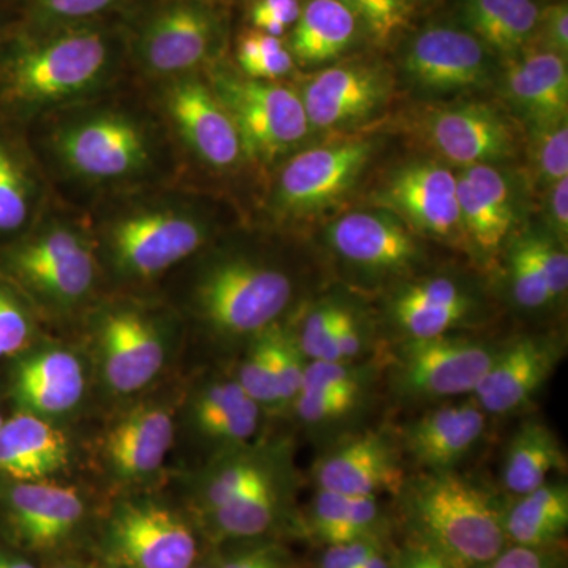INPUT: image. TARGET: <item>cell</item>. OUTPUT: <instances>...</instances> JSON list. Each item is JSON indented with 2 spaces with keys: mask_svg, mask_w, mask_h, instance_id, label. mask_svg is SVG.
<instances>
[{
  "mask_svg": "<svg viewBox=\"0 0 568 568\" xmlns=\"http://www.w3.org/2000/svg\"><path fill=\"white\" fill-rule=\"evenodd\" d=\"M410 540L455 568H477L507 547L504 507L458 470L406 476L396 493Z\"/></svg>",
  "mask_w": 568,
  "mask_h": 568,
  "instance_id": "6da1fadb",
  "label": "cell"
},
{
  "mask_svg": "<svg viewBox=\"0 0 568 568\" xmlns=\"http://www.w3.org/2000/svg\"><path fill=\"white\" fill-rule=\"evenodd\" d=\"M499 346L462 335L403 339L388 361V386L405 405L473 395Z\"/></svg>",
  "mask_w": 568,
  "mask_h": 568,
  "instance_id": "7a4b0ae2",
  "label": "cell"
},
{
  "mask_svg": "<svg viewBox=\"0 0 568 568\" xmlns=\"http://www.w3.org/2000/svg\"><path fill=\"white\" fill-rule=\"evenodd\" d=\"M291 297L290 276L245 257L212 265L196 291L201 315L220 334L230 336L260 335L275 324Z\"/></svg>",
  "mask_w": 568,
  "mask_h": 568,
  "instance_id": "3957f363",
  "label": "cell"
},
{
  "mask_svg": "<svg viewBox=\"0 0 568 568\" xmlns=\"http://www.w3.org/2000/svg\"><path fill=\"white\" fill-rule=\"evenodd\" d=\"M110 62V44L95 29H73L24 48L7 70L11 99L47 104L91 88Z\"/></svg>",
  "mask_w": 568,
  "mask_h": 568,
  "instance_id": "277c9868",
  "label": "cell"
},
{
  "mask_svg": "<svg viewBox=\"0 0 568 568\" xmlns=\"http://www.w3.org/2000/svg\"><path fill=\"white\" fill-rule=\"evenodd\" d=\"M213 93L233 119L242 152L254 159H275L308 132L301 97L284 85L219 74Z\"/></svg>",
  "mask_w": 568,
  "mask_h": 568,
  "instance_id": "5b68a950",
  "label": "cell"
},
{
  "mask_svg": "<svg viewBox=\"0 0 568 568\" xmlns=\"http://www.w3.org/2000/svg\"><path fill=\"white\" fill-rule=\"evenodd\" d=\"M317 489L355 497L396 495L406 478L398 440L386 432L339 436L313 466Z\"/></svg>",
  "mask_w": 568,
  "mask_h": 568,
  "instance_id": "8992f818",
  "label": "cell"
},
{
  "mask_svg": "<svg viewBox=\"0 0 568 568\" xmlns=\"http://www.w3.org/2000/svg\"><path fill=\"white\" fill-rule=\"evenodd\" d=\"M562 357V342L555 336H518L499 345L473 396L488 416L521 413L548 383Z\"/></svg>",
  "mask_w": 568,
  "mask_h": 568,
  "instance_id": "52a82bcc",
  "label": "cell"
},
{
  "mask_svg": "<svg viewBox=\"0 0 568 568\" xmlns=\"http://www.w3.org/2000/svg\"><path fill=\"white\" fill-rule=\"evenodd\" d=\"M372 152L369 142L354 141L298 153L280 175L276 203L295 215L336 203L357 181Z\"/></svg>",
  "mask_w": 568,
  "mask_h": 568,
  "instance_id": "ba28073f",
  "label": "cell"
},
{
  "mask_svg": "<svg viewBox=\"0 0 568 568\" xmlns=\"http://www.w3.org/2000/svg\"><path fill=\"white\" fill-rule=\"evenodd\" d=\"M488 417L474 396L432 407L399 433L403 457L413 459L424 473L457 470L484 439Z\"/></svg>",
  "mask_w": 568,
  "mask_h": 568,
  "instance_id": "9c48e42d",
  "label": "cell"
},
{
  "mask_svg": "<svg viewBox=\"0 0 568 568\" xmlns=\"http://www.w3.org/2000/svg\"><path fill=\"white\" fill-rule=\"evenodd\" d=\"M203 227L173 212H144L126 216L111 231L115 261L130 274L151 276L196 252Z\"/></svg>",
  "mask_w": 568,
  "mask_h": 568,
  "instance_id": "30bf717a",
  "label": "cell"
},
{
  "mask_svg": "<svg viewBox=\"0 0 568 568\" xmlns=\"http://www.w3.org/2000/svg\"><path fill=\"white\" fill-rule=\"evenodd\" d=\"M112 548L129 568H192L196 538L185 521L168 508L130 506L115 517Z\"/></svg>",
  "mask_w": 568,
  "mask_h": 568,
  "instance_id": "8fae6325",
  "label": "cell"
},
{
  "mask_svg": "<svg viewBox=\"0 0 568 568\" xmlns=\"http://www.w3.org/2000/svg\"><path fill=\"white\" fill-rule=\"evenodd\" d=\"M379 203L433 237L454 241L463 233L457 178L435 163L403 168L388 181Z\"/></svg>",
  "mask_w": 568,
  "mask_h": 568,
  "instance_id": "7c38bea8",
  "label": "cell"
},
{
  "mask_svg": "<svg viewBox=\"0 0 568 568\" xmlns=\"http://www.w3.org/2000/svg\"><path fill=\"white\" fill-rule=\"evenodd\" d=\"M407 74L433 92L481 88L489 78L484 44L469 32L433 28L410 44L405 59Z\"/></svg>",
  "mask_w": 568,
  "mask_h": 568,
  "instance_id": "4fadbf2b",
  "label": "cell"
},
{
  "mask_svg": "<svg viewBox=\"0 0 568 568\" xmlns=\"http://www.w3.org/2000/svg\"><path fill=\"white\" fill-rule=\"evenodd\" d=\"M59 152L74 173L91 179L122 178L148 162L144 134L134 123L115 115L71 126L59 140Z\"/></svg>",
  "mask_w": 568,
  "mask_h": 568,
  "instance_id": "5bb4252c",
  "label": "cell"
},
{
  "mask_svg": "<svg viewBox=\"0 0 568 568\" xmlns=\"http://www.w3.org/2000/svg\"><path fill=\"white\" fill-rule=\"evenodd\" d=\"M327 237L343 261L373 275L403 274L420 254L413 234L384 213H349L328 227Z\"/></svg>",
  "mask_w": 568,
  "mask_h": 568,
  "instance_id": "9a60e30c",
  "label": "cell"
},
{
  "mask_svg": "<svg viewBox=\"0 0 568 568\" xmlns=\"http://www.w3.org/2000/svg\"><path fill=\"white\" fill-rule=\"evenodd\" d=\"M426 138L440 156L474 166L507 159L515 151L510 123L487 104H463L433 112Z\"/></svg>",
  "mask_w": 568,
  "mask_h": 568,
  "instance_id": "2e32d148",
  "label": "cell"
},
{
  "mask_svg": "<svg viewBox=\"0 0 568 568\" xmlns=\"http://www.w3.org/2000/svg\"><path fill=\"white\" fill-rule=\"evenodd\" d=\"M215 18L196 3H174L156 13L141 33V59L155 73H182L200 65L216 40Z\"/></svg>",
  "mask_w": 568,
  "mask_h": 568,
  "instance_id": "e0dca14e",
  "label": "cell"
},
{
  "mask_svg": "<svg viewBox=\"0 0 568 568\" xmlns=\"http://www.w3.org/2000/svg\"><path fill=\"white\" fill-rule=\"evenodd\" d=\"M388 84L381 71L365 65L332 67L305 85L306 119L316 129L345 125L372 114L384 102Z\"/></svg>",
  "mask_w": 568,
  "mask_h": 568,
  "instance_id": "ac0fdd59",
  "label": "cell"
},
{
  "mask_svg": "<svg viewBox=\"0 0 568 568\" xmlns=\"http://www.w3.org/2000/svg\"><path fill=\"white\" fill-rule=\"evenodd\" d=\"M14 264L37 290L61 302L84 297L95 280L91 252L69 230H52L22 246Z\"/></svg>",
  "mask_w": 568,
  "mask_h": 568,
  "instance_id": "d6986e66",
  "label": "cell"
},
{
  "mask_svg": "<svg viewBox=\"0 0 568 568\" xmlns=\"http://www.w3.org/2000/svg\"><path fill=\"white\" fill-rule=\"evenodd\" d=\"M168 106L183 140L205 163L230 168L237 162L242 145L233 119L203 82L185 80L174 84Z\"/></svg>",
  "mask_w": 568,
  "mask_h": 568,
  "instance_id": "ffe728a7",
  "label": "cell"
},
{
  "mask_svg": "<svg viewBox=\"0 0 568 568\" xmlns=\"http://www.w3.org/2000/svg\"><path fill=\"white\" fill-rule=\"evenodd\" d=\"M474 310L476 301L469 291L447 276L407 284L390 302V317L403 339L450 334Z\"/></svg>",
  "mask_w": 568,
  "mask_h": 568,
  "instance_id": "44dd1931",
  "label": "cell"
},
{
  "mask_svg": "<svg viewBox=\"0 0 568 568\" xmlns=\"http://www.w3.org/2000/svg\"><path fill=\"white\" fill-rule=\"evenodd\" d=\"M457 194L463 233L481 253L497 252L515 222L507 179L491 164H474L457 179Z\"/></svg>",
  "mask_w": 568,
  "mask_h": 568,
  "instance_id": "7402d4cb",
  "label": "cell"
},
{
  "mask_svg": "<svg viewBox=\"0 0 568 568\" xmlns=\"http://www.w3.org/2000/svg\"><path fill=\"white\" fill-rule=\"evenodd\" d=\"M104 373L119 394H133L159 375L163 346L148 321L134 313H115L102 331Z\"/></svg>",
  "mask_w": 568,
  "mask_h": 568,
  "instance_id": "603a6c76",
  "label": "cell"
},
{
  "mask_svg": "<svg viewBox=\"0 0 568 568\" xmlns=\"http://www.w3.org/2000/svg\"><path fill=\"white\" fill-rule=\"evenodd\" d=\"M14 528L33 548L61 544L80 525L84 504L77 489L26 481L10 491Z\"/></svg>",
  "mask_w": 568,
  "mask_h": 568,
  "instance_id": "cb8c5ba5",
  "label": "cell"
},
{
  "mask_svg": "<svg viewBox=\"0 0 568 568\" xmlns=\"http://www.w3.org/2000/svg\"><path fill=\"white\" fill-rule=\"evenodd\" d=\"M506 91L534 125L567 121L568 70L566 58L551 51L530 52L511 63Z\"/></svg>",
  "mask_w": 568,
  "mask_h": 568,
  "instance_id": "d4e9b609",
  "label": "cell"
},
{
  "mask_svg": "<svg viewBox=\"0 0 568 568\" xmlns=\"http://www.w3.org/2000/svg\"><path fill=\"white\" fill-rule=\"evenodd\" d=\"M67 459L65 437L48 422L20 414L0 425V470L7 476L41 480L61 470Z\"/></svg>",
  "mask_w": 568,
  "mask_h": 568,
  "instance_id": "484cf974",
  "label": "cell"
},
{
  "mask_svg": "<svg viewBox=\"0 0 568 568\" xmlns=\"http://www.w3.org/2000/svg\"><path fill=\"white\" fill-rule=\"evenodd\" d=\"M566 466L556 433L544 422L528 420L508 440L500 481L510 495L521 496L547 484L552 473Z\"/></svg>",
  "mask_w": 568,
  "mask_h": 568,
  "instance_id": "4316f807",
  "label": "cell"
},
{
  "mask_svg": "<svg viewBox=\"0 0 568 568\" xmlns=\"http://www.w3.org/2000/svg\"><path fill=\"white\" fill-rule=\"evenodd\" d=\"M507 544L519 547H552L568 528L567 481H547L534 491L515 496L504 507Z\"/></svg>",
  "mask_w": 568,
  "mask_h": 568,
  "instance_id": "83f0119b",
  "label": "cell"
},
{
  "mask_svg": "<svg viewBox=\"0 0 568 568\" xmlns=\"http://www.w3.org/2000/svg\"><path fill=\"white\" fill-rule=\"evenodd\" d=\"M174 426L162 409L132 414L112 429L108 437L111 462L126 476H144L162 466L171 444Z\"/></svg>",
  "mask_w": 568,
  "mask_h": 568,
  "instance_id": "f1b7e54d",
  "label": "cell"
},
{
  "mask_svg": "<svg viewBox=\"0 0 568 568\" xmlns=\"http://www.w3.org/2000/svg\"><path fill=\"white\" fill-rule=\"evenodd\" d=\"M22 402L33 410L61 414L78 405L84 392V375L78 358L67 351H50L22 365L18 376Z\"/></svg>",
  "mask_w": 568,
  "mask_h": 568,
  "instance_id": "f546056e",
  "label": "cell"
},
{
  "mask_svg": "<svg viewBox=\"0 0 568 568\" xmlns=\"http://www.w3.org/2000/svg\"><path fill=\"white\" fill-rule=\"evenodd\" d=\"M357 17L338 0H310L295 26L291 50L304 63L338 58L353 43Z\"/></svg>",
  "mask_w": 568,
  "mask_h": 568,
  "instance_id": "4dcf8cb0",
  "label": "cell"
},
{
  "mask_svg": "<svg viewBox=\"0 0 568 568\" xmlns=\"http://www.w3.org/2000/svg\"><path fill=\"white\" fill-rule=\"evenodd\" d=\"M537 3L534 0H465L463 17L481 44L514 54L537 31Z\"/></svg>",
  "mask_w": 568,
  "mask_h": 568,
  "instance_id": "1f68e13d",
  "label": "cell"
},
{
  "mask_svg": "<svg viewBox=\"0 0 568 568\" xmlns=\"http://www.w3.org/2000/svg\"><path fill=\"white\" fill-rule=\"evenodd\" d=\"M310 530L327 545L384 536V515L377 497H355L317 489L310 507Z\"/></svg>",
  "mask_w": 568,
  "mask_h": 568,
  "instance_id": "d6a6232c",
  "label": "cell"
},
{
  "mask_svg": "<svg viewBox=\"0 0 568 568\" xmlns=\"http://www.w3.org/2000/svg\"><path fill=\"white\" fill-rule=\"evenodd\" d=\"M261 410L237 381H222L200 396L194 416L204 435L237 446L256 435Z\"/></svg>",
  "mask_w": 568,
  "mask_h": 568,
  "instance_id": "836d02e7",
  "label": "cell"
},
{
  "mask_svg": "<svg viewBox=\"0 0 568 568\" xmlns=\"http://www.w3.org/2000/svg\"><path fill=\"white\" fill-rule=\"evenodd\" d=\"M284 474L267 478L263 484L237 497L233 503L212 510L215 528L227 538H254L263 536L274 526L283 499Z\"/></svg>",
  "mask_w": 568,
  "mask_h": 568,
  "instance_id": "e575fe53",
  "label": "cell"
},
{
  "mask_svg": "<svg viewBox=\"0 0 568 568\" xmlns=\"http://www.w3.org/2000/svg\"><path fill=\"white\" fill-rule=\"evenodd\" d=\"M377 366L369 358L362 362L308 361L301 390L368 403L377 379Z\"/></svg>",
  "mask_w": 568,
  "mask_h": 568,
  "instance_id": "d590c367",
  "label": "cell"
},
{
  "mask_svg": "<svg viewBox=\"0 0 568 568\" xmlns=\"http://www.w3.org/2000/svg\"><path fill=\"white\" fill-rule=\"evenodd\" d=\"M278 474L272 459L244 455L224 463L215 470L205 489L209 510L226 506L246 491Z\"/></svg>",
  "mask_w": 568,
  "mask_h": 568,
  "instance_id": "8d00e7d4",
  "label": "cell"
},
{
  "mask_svg": "<svg viewBox=\"0 0 568 568\" xmlns=\"http://www.w3.org/2000/svg\"><path fill=\"white\" fill-rule=\"evenodd\" d=\"M508 283L515 304L521 308L540 310L556 302L529 235L519 239L511 248L508 257Z\"/></svg>",
  "mask_w": 568,
  "mask_h": 568,
  "instance_id": "74e56055",
  "label": "cell"
},
{
  "mask_svg": "<svg viewBox=\"0 0 568 568\" xmlns=\"http://www.w3.org/2000/svg\"><path fill=\"white\" fill-rule=\"evenodd\" d=\"M271 346L272 365H274L276 387H278L282 407L293 406L304 384L308 358L302 353L294 332L284 331L276 325L267 328Z\"/></svg>",
  "mask_w": 568,
  "mask_h": 568,
  "instance_id": "f35d334b",
  "label": "cell"
},
{
  "mask_svg": "<svg viewBox=\"0 0 568 568\" xmlns=\"http://www.w3.org/2000/svg\"><path fill=\"white\" fill-rule=\"evenodd\" d=\"M366 403L353 402V399L335 398L317 392L301 390L294 402L295 416L306 426L323 433H332L343 428L361 416Z\"/></svg>",
  "mask_w": 568,
  "mask_h": 568,
  "instance_id": "ab89813d",
  "label": "cell"
},
{
  "mask_svg": "<svg viewBox=\"0 0 568 568\" xmlns=\"http://www.w3.org/2000/svg\"><path fill=\"white\" fill-rule=\"evenodd\" d=\"M250 398L261 407H282L278 387H276L274 365H272L271 346H268L267 328L256 335V339L244 362L237 379Z\"/></svg>",
  "mask_w": 568,
  "mask_h": 568,
  "instance_id": "60d3db41",
  "label": "cell"
},
{
  "mask_svg": "<svg viewBox=\"0 0 568 568\" xmlns=\"http://www.w3.org/2000/svg\"><path fill=\"white\" fill-rule=\"evenodd\" d=\"M336 308L338 302H321L306 313L301 328L294 332L310 362H342L336 345Z\"/></svg>",
  "mask_w": 568,
  "mask_h": 568,
  "instance_id": "b9f144b4",
  "label": "cell"
},
{
  "mask_svg": "<svg viewBox=\"0 0 568 568\" xmlns=\"http://www.w3.org/2000/svg\"><path fill=\"white\" fill-rule=\"evenodd\" d=\"M28 215V179L17 160L0 144V231L18 230Z\"/></svg>",
  "mask_w": 568,
  "mask_h": 568,
  "instance_id": "7bdbcfd3",
  "label": "cell"
},
{
  "mask_svg": "<svg viewBox=\"0 0 568 568\" xmlns=\"http://www.w3.org/2000/svg\"><path fill=\"white\" fill-rule=\"evenodd\" d=\"M536 126L534 162L537 164L538 178L552 185L560 179L568 178L567 121Z\"/></svg>",
  "mask_w": 568,
  "mask_h": 568,
  "instance_id": "ee69618b",
  "label": "cell"
},
{
  "mask_svg": "<svg viewBox=\"0 0 568 568\" xmlns=\"http://www.w3.org/2000/svg\"><path fill=\"white\" fill-rule=\"evenodd\" d=\"M361 18L376 40L387 41L402 31L407 21L406 0H338Z\"/></svg>",
  "mask_w": 568,
  "mask_h": 568,
  "instance_id": "f6af8a7d",
  "label": "cell"
},
{
  "mask_svg": "<svg viewBox=\"0 0 568 568\" xmlns=\"http://www.w3.org/2000/svg\"><path fill=\"white\" fill-rule=\"evenodd\" d=\"M336 345H338L339 361L362 362L368 361L372 338L364 320L345 304L336 308Z\"/></svg>",
  "mask_w": 568,
  "mask_h": 568,
  "instance_id": "bcb514c9",
  "label": "cell"
},
{
  "mask_svg": "<svg viewBox=\"0 0 568 568\" xmlns=\"http://www.w3.org/2000/svg\"><path fill=\"white\" fill-rule=\"evenodd\" d=\"M530 244L537 254L541 271L547 276L549 291L555 301L567 293L568 287V254L562 246L555 244L541 235H529Z\"/></svg>",
  "mask_w": 568,
  "mask_h": 568,
  "instance_id": "7dc6e473",
  "label": "cell"
},
{
  "mask_svg": "<svg viewBox=\"0 0 568 568\" xmlns=\"http://www.w3.org/2000/svg\"><path fill=\"white\" fill-rule=\"evenodd\" d=\"M383 548H386L384 536H368L347 544L328 545L321 558L320 568H361L366 559Z\"/></svg>",
  "mask_w": 568,
  "mask_h": 568,
  "instance_id": "c3c4849f",
  "label": "cell"
},
{
  "mask_svg": "<svg viewBox=\"0 0 568 568\" xmlns=\"http://www.w3.org/2000/svg\"><path fill=\"white\" fill-rule=\"evenodd\" d=\"M301 11L298 0H256L252 9V21L261 32L280 37L297 22Z\"/></svg>",
  "mask_w": 568,
  "mask_h": 568,
  "instance_id": "681fc988",
  "label": "cell"
},
{
  "mask_svg": "<svg viewBox=\"0 0 568 568\" xmlns=\"http://www.w3.org/2000/svg\"><path fill=\"white\" fill-rule=\"evenodd\" d=\"M29 324L10 297L0 291V353H18L28 342Z\"/></svg>",
  "mask_w": 568,
  "mask_h": 568,
  "instance_id": "f907efd6",
  "label": "cell"
},
{
  "mask_svg": "<svg viewBox=\"0 0 568 568\" xmlns=\"http://www.w3.org/2000/svg\"><path fill=\"white\" fill-rule=\"evenodd\" d=\"M477 568H559L558 558L551 547L530 548L511 545L495 559Z\"/></svg>",
  "mask_w": 568,
  "mask_h": 568,
  "instance_id": "816d5d0a",
  "label": "cell"
},
{
  "mask_svg": "<svg viewBox=\"0 0 568 568\" xmlns=\"http://www.w3.org/2000/svg\"><path fill=\"white\" fill-rule=\"evenodd\" d=\"M537 31L540 33L545 51L566 55L568 51V9L567 3H555L538 14Z\"/></svg>",
  "mask_w": 568,
  "mask_h": 568,
  "instance_id": "f5cc1de1",
  "label": "cell"
},
{
  "mask_svg": "<svg viewBox=\"0 0 568 568\" xmlns=\"http://www.w3.org/2000/svg\"><path fill=\"white\" fill-rule=\"evenodd\" d=\"M222 568H291L282 549L274 545L241 549L224 560Z\"/></svg>",
  "mask_w": 568,
  "mask_h": 568,
  "instance_id": "db71d44e",
  "label": "cell"
},
{
  "mask_svg": "<svg viewBox=\"0 0 568 568\" xmlns=\"http://www.w3.org/2000/svg\"><path fill=\"white\" fill-rule=\"evenodd\" d=\"M118 0H39L44 13L58 20H82L110 9Z\"/></svg>",
  "mask_w": 568,
  "mask_h": 568,
  "instance_id": "11a10c76",
  "label": "cell"
},
{
  "mask_svg": "<svg viewBox=\"0 0 568 568\" xmlns=\"http://www.w3.org/2000/svg\"><path fill=\"white\" fill-rule=\"evenodd\" d=\"M392 568H455L432 549L409 540L392 555Z\"/></svg>",
  "mask_w": 568,
  "mask_h": 568,
  "instance_id": "9f6ffc18",
  "label": "cell"
},
{
  "mask_svg": "<svg viewBox=\"0 0 568 568\" xmlns=\"http://www.w3.org/2000/svg\"><path fill=\"white\" fill-rule=\"evenodd\" d=\"M293 67V55L283 48V50L256 59V61L248 63V65H245L242 70H244L246 77L252 78V80L272 81L290 73Z\"/></svg>",
  "mask_w": 568,
  "mask_h": 568,
  "instance_id": "6f0895ef",
  "label": "cell"
},
{
  "mask_svg": "<svg viewBox=\"0 0 568 568\" xmlns=\"http://www.w3.org/2000/svg\"><path fill=\"white\" fill-rule=\"evenodd\" d=\"M283 48L282 40L278 37H272L261 31L246 33L245 37H242L241 43H239V63L244 69L245 65L256 61V59L283 50Z\"/></svg>",
  "mask_w": 568,
  "mask_h": 568,
  "instance_id": "680465c9",
  "label": "cell"
},
{
  "mask_svg": "<svg viewBox=\"0 0 568 568\" xmlns=\"http://www.w3.org/2000/svg\"><path fill=\"white\" fill-rule=\"evenodd\" d=\"M549 194V224L560 242H567L568 233V178L552 183Z\"/></svg>",
  "mask_w": 568,
  "mask_h": 568,
  "instance_id": "91938a15",
  "label": "cell"
},
{
  "mask_svg": "<svg viewBox=\"0 0 568 568\" xmlns=\"http://www.w3.org/2000/svg\"><path fill=\"white\" fill-rule=\"evenodd\" d=\"M361 568H392V555L387 548L379 549Z\"/></svg>",
  "mask_w": 568,
  "mask_h": 568,
  "instance_id": "94428289",
  "label": "cell"
},
{
  "mask_svg": "<svg viewBox=\"0 0 568 568\" xmlns=\"http://www.w3.org/2000/svg\"><path fill=\"white\" fill-rule=\"evenodd\" d=\"M0 568H33L31 564L22 562V560H11L0 558Z\"/></svg>",
  "mask_w": 568,
  "mask_h": 568,
  "instance_id": "6125c7cd",
  "label": "cell"
},
{
  "mask_svg": "<svg viewBox=\"0 0 568 568\" xmlns=\"http://www.w3.org/2000/svg\"><path fill=\"white\" fill-rule=\"evenodd\" d=\"M2 424H3V422H2V416H0V425H2Z\"/></svg>",
  "mask_w": 568,
  "mask_h": 568,
  "instance_id": "be15d7a7",
  "label": "cell"
},
{
  "mask_svg": "<svg viewBox=\"0 0 568 568\" xmlns=\"http://www.w3.org/2000/svg\"><path fill=\"white\" fill-rule=\"evenodd\" d=\"M0 357H2V353H0Z\"/></svg>",
  "mask_w": 568,
  "mask_h": 568,
  "instance_id": "e7e4bbea",
  "label": "cell"
},
{
  "mask_svg": "<svg viewBox=\"0 0 568 568\" xmlns=\"http://www.w3.org/2000/svg\"><path fill=\"white\" fill-rule=\"evenodd\" d=\"M201 568H205V567H201Z\"/></svg>",
  "mask_w": 568,
  "mask_h": 568,
  "instance_id": "03108f58",
  "label": "cell"
}]
</instances>
